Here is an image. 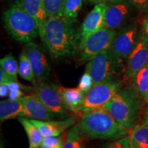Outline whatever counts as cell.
<instances>
[{"mask_svg": "<svg viewBox=\"0 0 148 148\" xmlns=\"http://www.w3.org/2000/svg\"><path fill=\"white\" fill-rule=\"evenodd\" d=\"M134 8L127 0H109L106 2L104 27L114 30L121 29L130 20Z\"/></svg>", "mask_w": 148, "mask_h": 148, "instance_id": "8", "label": "cell"}, {"mask_svg": "<svg viewBox=\"0 0 148 148\" xmlns=\"http://www.w3.org/2000/svg\"><path fill=\"white\" fill-rule=\"evenodd\" d=\"M65 0H43L44 7L47 17L62 16V10Z\"/></svg>", "mask_w": 148, "mask_h": 148, "instance_id": "26", "label": "cell"}, {"mask_svg": "<svg viewBox=\"0 0 148 148\" xmlns=\"http://www.w3.org/2000/svg\"><path fill=\"white\" fill-rule=\"evenodd\" d=\"M10 1H13L14 3V2H16V1H17V0H10Z\"/></svg>", "mask_w": 148, "mask_h": 148, "instance_id": "38", "label": "cell"}, {"mask_svg": "<svg viewBox=\"0 0 148 148\" xmlns=\"http://www.w3.org/2000/svg\"><path fill=\"white\" fill-rule=\"evenodd\" d=\"M18 120L26 132L29 140V148L40 147L42 145L43 136H42L39 129L28 118L18 116Z\"/></svg>", "mask_w": 148, "mask_h": 148, "instance_id": "20", "label": "cell"}, {"mask_svg": "<svg viewBox=\"0 0 148 148\" xmlns=\"http://www.w3.org/2000/svg\"><path fill=\"white\" fill-rule=\"evenodd\" d=\"M31 121L39 129L42 136L43 137H47L60 136L66 129L75 125L77 118L75 116H71L60 121H40L34 119H31Z\"/></svg>", "mask_w": 148, "mask_h": 148, "instance_id": "15", "label": "cell"}, {"mask_svg": "<svg viewBox=\"0 0 148 148\" xmlns=\"http://www.w3.org/2000/svg\"><path fill=\"white\" fill-rule=\"evenodd\" d=\"M116 31L103 27L79 44V58L80 61H89L103 51L110 50Z\"/></svg>", "mask_w": 148, "mask_h": 148, "instance_id": "6", "label": "cell"}, {"mask_svg": "<svg viewBox=\"0 0 148 148\" xmlns=\"http://www.w3.org/2000/svg\"><path fill=\"white\" fill-rule=\"evenodd\" d=\"M148 63V40L141 33L138 36L137 42L127 59L124 78L132 79Z\"/></svg>", "mask_w": 148, "mask_h": 148, "instance_id": "12", "label": "cell"}, {"mask_svg": "<svg viewBox=\"0 0 148 148\" xmlns=\"http://www.w3.org/2000/svg\"><path fill=\"white\" fill-rule=\"evenodd\" d=\"M135 8L144 9L148 6V0H127Z\"/></svg>", "mask_w": 148, "mask_h": 148, "instance_id": "31", "label": "cell"}, {"mask_svg": "<svg viewBox=\"0 0 148 148\" xmlns=\"http://www.w3.org/2000/svg\"><path fill=\"white\" fill-rule=\"evenodd\" d=\"M131 79V88L136 95L148 102V63Z\"/></svg>", "mask_w": 148, "mask_h": 148, "instance_id": "18", "label": "cell"}, {"mask_svg": "<svg viewBox=\"0 0 148 148\" xmlns=\"http://www.w3.org/2000/svg\"><path fill=\"white\" fill-rule=\"evenodd\" d=\"M38 148H40V147H38Z\"/></svg>", "mask_w": 148, "mask_h": 148, "instance_id": "39", "label": "cell"}, {"mask_svg": "<svg viewBox=\"0 0 148 148\" xmlns=\"http://www.w3.org/2000/svg\"><path fill=\"white\" fill-rule=\"evenodd\" d=\"M8 87V99L17 100L23 97L24 93L21 90V84L18 82L17 79H11L7 82Z\"/></svg>", "mask_w": 148, "mask_h": 148, "instance_id": "27", "label": "cell"}, {"mask_svg": "<svg viewBox=\"0 0 148 148\" xmlns=\"http://www.w3.org/2000/svg\"><path fill=\"white\" fill-rule=\"evenodd\" d=\"M106 148H130L129 136L119 138Z\"/></svg>", "mask_w": 148, "mask_h": 148, "instance_id": "30", "label": "cell"}, {"mask_svg": "<svg viewBox=\"0 0 148 148\" xmlns=\"http://www.w3.org/2000/svg\"><path fill=\"white\" fill-rule=\"evenodd\" d=\"M140 33L148 40V16L144 19Z\"/></svg>", "mask_w": 148, "mask_h": 148, "instance_id": "33", "label": "cell"}, {"mask_svg": "<svg viewBox=\"0 0 148 148\" xmlns=\"http://www.w3.org/2000/svg\"><path fill=\"white\" fill-rule=\"evenodd\" d=\"M62 148H85L78 125H74L65 133Z\"/></svg>", "mask_w": 148, "mask_h": 148, "instance_id": "22", "label": "cell"}, {"mask_svg": "<svg viewBox=\"0 0 148 148\" xmlns=\"http://www.w3.org/2000/svg\"><path fill=\"white\" fill-rule=\"evenodd\" d=\"M8 87L7 82H3L0 84V96L1 97H5L8 96Z\"/></svg>", "mask_w": 148, "mask_h": 148, "instance_id": "32", "label": "cell"}, {"mask_svg": "<svg viewBox=\"0 0 148 148\" xmlns=\"http://www.w3.org/2000/svg\"><path fill=\"white\" fill-rule=\"evenodd\" d=\"M64 104L69 110L77 112L84 101L85 95L79 88H65L58 86Z\"/></svg>", "mask_w": 148, "mask_h": 148, "instance_id": "17", "label": "cell"}, {"mask_svg": "<svg viewBox=\"0 0 148 148\" xmlns=\"http://www.w3.org/2000/svg\"><path fill=\"white\" fill-rule=\"evenodd\" d=\"M18 74L23 79L32 82L33 84L35 85L37 83L32 66L29 63L26 53L24 49L19 56Z\"/></svg>", "mask_w": 148, "mask_h": 148, "instance_id": "23", "label": "cell"}, {"mask_svg": "<svg viewBox=\"0 0 148 148\" xmlns=\"http://www.w3.org/2000/svg\"><path fill=\"white\" fill-rule=\"evenodd\" d=\"M40 148H62V147H51V146H49V145H44V144H42L41 145H40Z\"/></svg>", "mask_w": 148, "mask_h": 148, "instance_id": "37", "label": "cell"}, {"mask_svg": "<svg viewBox=\"0 0 148 148\" xmlns=\"http://www.w3.org/2000/svg\"><path fill=\"white\" fill-rule=\"evenodd\" d=\"M77 125L82 135L90 139L117 140L127 136L130 130L103 108L84 112Z\"/></svg>", "mask_w": 148, "mask_h": 148, "instance_id": "2", "label": "cell"}, {"mask_svg": "<svg viewBox=\"0 0 148 148\" xmlns=\"http://www.w3.org/2000/svg\"><path fill=\"white\" fill-rule=\"evenodd\" d=\"M121 80H111L93 86L84 96V101L79 107V113H83L95 109L102 108L120 89Z\"/></svg>", "mask_w": 148, "mask_h": 148, "instance_id": "7", "label": "cell"}, {"mask_svg": "<svg viewBox=\"0 0 148 148\" xmlns=\"http://www.w3.org/2000/svg\"><path fill=\"white\" fill-rule=\"evenodd\" d=\"M92 87H93V82H92L91 75L88 71L85 70L84 73L83 74L79 79L77 88H79L82 90L83 93L86 95Z\"/></svg>", "mask_w": 148, "mask_h": 148, "instance_id": "28", "label": "cell"}, {"mask_svg": "<svg viewBox=\"0 0 148 148\" xmlns=\"http://www.w3.org/2000/svg\"><path fill=\"white\" fill-rule=\"evenodd\" d=\"M11 78L8 76V75L3 71L2 69H0V84L3 82H8Z\"/></svg>", "mask_w": 148, "mask_h": 148, "instance_id": "34", "label": "cell"}, {"mask_svg": "<svg viewBox=\"0 0 148 148\" xmlns=\"http://www.w3.org/2000/svg\"><path fill=\"white\" fill-rule=\"evenodd\" d=\"M0 66L11 79H17L18 65L17 61L11 53L7 54L0 60Z\"/></svg>", "mask_w": 148, "mask_h": 148, "instance_id": "25", "label": "cell"}, {"mask_svg": "<svg viewBox=\"0 0 148 148\" xmlns=\"http://www.w3.org/2000/svg\"><path fill=\"white\" fill-rule=\"evenodd\" d=\"M137 25L127 24L116 32L110 51L119 60H127L138 40Z\"/></svg>", "mask_w": 148, "mask_h": 148, "instance_id": "10", "label": "cell"}, {"mask_svg": "<svg viewBox=\"0 0 148 148\" xmlns=\"http://www.w3.org/2000/svg\"><path fill=\"white\" fill-rule=\"evenodd\" d=\"M143 123L148 125V108H147V110H146L145 112V114H144V116H143Z\"/></svg>", "mask_w": 148, "mask_h": 148, "instance_id": "35", "label": "cell"}, {"mask_svg": "<svg viewBox=\"0 0 148 148\" xmlns=\"http://www.w3.org/2000/svg\"><path fill=\"white\" fill-rule=\"evenodd\" d=\"M140 98L132 88L119 89L102 108L121 125L131 130L136 125L140 108Z\"/></svg>", "mask_w": 148, "mask_h": 148, "instance_id": "3", "label": "cell"}, {"mask_svg": "<svg viewBox=\"0 0 148 148\" xmlns=\"http://www.w3.org/2000/svg\"><path fill=\"white\" fill-rule=\"evenodd\" d=\"M82 7V0H65L62 10V16L70 21L75 22Z\"/></svg>", "mask_w": 148, "mask_h": 148, "instance_id": "24", "label": "cell"}, {"mask_svg": "<svg viewBox=\"0 0 148 148\" xmlns=\"http://www.w3.org/2000/svg\"><path fill=\"white\" fill-rule=\"evenodd\" d=\"M13 5L19 7L37 21L40 29L47 19L43 0H17Z\"/></svg>", "mask_w": 148, "mask_h": 148, "instance_id": "16", "label": "cell"}, {"mask_svg": "<svg viewBox=\"0 0 148 148\" xmlns=\"http://www.w3.org/2000/svg\"><path fill=\"white\" fill-rule=\"evenodd\" d=\"M21 100L22 111L18 116H23L29 119L40 121H51L56 118V116L35 94L23 96Z\"/></svg>", "mask_w": 148, "mask_h": 148, "instance_id": "13", "label": "cell"}, {"mask_svg": "<svg viewBox=\"0 0 148 148\" xmlns=\"http://www.w3.org/2000/svg\"><path fill=\"white\" fill-rule=\"evenodd\" d=\"M34 94L56 116L65 117L69 109L64 104L58 86L45 82H37L33 88Z\"/></svg>", "mask_w": 148, "mask_h": 148, "instance_id": "9", "label": "cell"}, {"mask_svg": "<svg viewBox=\"0 0 148 148\" xmlns=\"http://www.w3.org/2000/svg\"><path fill=\"white\" fill-rule=\"evenodd\" d=\"M22 111L21 99L17 100H3L0 102V121L3 122L19 116Z\"/></svg>", "mask_w": 148, "mask_h": 148, "instance_id": "21", "label": "cell"}, {"mask_svg": "<svg viewBox=\"0 0 148 148\" xmlns=\"http://www.w3.org/2000/svg\"><path fill=\"white\" fill-rule=\"evenodd\" d=\"M74 23L63 16H52L47 18L40 29L42 41L56 58L69 56L76 50L79 34Z\"/></svg>", "mask_w": 148, "mask_h": 148, "instance_id": "1", "label": "cell"}, {"mask_svg": "<svg viewBox=\"0 0 148 148\" xmlns=\"http://www.w3.org/2000/svg\"><path fill=\"white\" fill-rule=\"evenodd\" d=\"M3 22L7 32L16 41L27 43L40 35L36 20L15 5L3 12Z\"/></svg>", "mask_w": 148, "mask_h": 148, "instance_id": "4", "label": "cell"}, {"mask_svg": "<svg viewBox=\"0 0 148 148\" xmlns=\"http://www.w3.org/2000/svg\"><path fill=\"white\" fill-rule=\"evenodd\" d=\"M64 138H65V133L62 135H61V136L43 137V138H42V144L51 146V147H62V146H63Z\"/></svg>", "mask_w": 148, "mask_h": 148, "instance_id": "29", "label": "cell"}, {"mask_svg": "<svg viewBox=\"0 0 148 148\" xmlns=\"http://www.w3.org/2000/svg\"><path fill=\"white\" fill-rule=\"evenodd\" d=\"M88 1L91 3H96V4H97V3H99L107 2V1H109V0H88Z\"/></svg>", "mask_w": 148, "mask_h": 148, "instance_id": "36", "label": "cell"}, {"mask_svg": "<svg viewBox=\"0 0 148 148\" xmlns=\"http://www.w3.org/2000/svg\"><path fill=\"white\" fill-rule=\"evenodd\" d=\"M24 51L32 66L36 82H45L49 76L51 67L44 51L39 45L33 42H27Z\"/></svg>", "mask_w": 148, "mask_h": 148, "instance_id": "11", "label": "cell"}, {"mask_svg": "<svg viewBox=\"0 0 148 148\" xmlns=\"http://www.w3.org/2000/svg\"><path fill=\"white\" fill-rule=\"evenodd\" d=\"M123 62L107 50L96 56L86 64V70L91 75L93 86L114 80L123 69Z\"/></svg>", "mask_w": 148, "mask_h": 148, "instance_id": "5", "label": "cell"}, {"mask_svg": "<svg viewBox=\"0 0 148 148\" xmlns=\"http://www.w3.org/2000/svg\"><path fill=\"white\" fill-rule=\"evenodd\" d=\"M130 148H148V125L136 124L130 133Z\"/></svg>", "mask_w": 148, "mask_h": 148, "instance_id": "19", "label": "cell"}, {"mask_svg": "<svg viewBox=\"0 0 148 148\" xmlns=\"http://www.w3.org/2000/svg\"><path fill=\"white\" fill-rule=\"evenodd\" d=\"M106 2L97 3L86 16L79 32V45L90 35L104 27Z\"/></svg>", "mask_w": 148, "mask_h": 148, "instance_id": "14", "label": "cell"}]
</instances>
